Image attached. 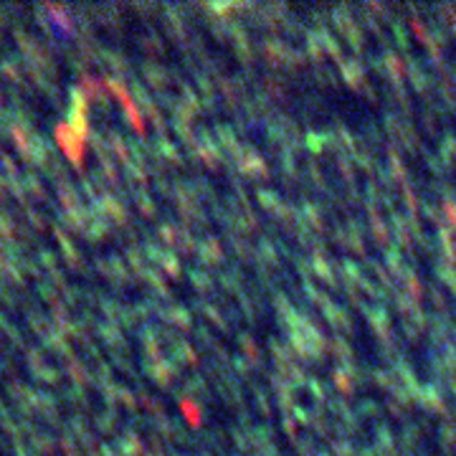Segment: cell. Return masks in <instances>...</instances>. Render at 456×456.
<instances>
[{
	"label": "cell",
	"mask_w": 456,
	"mask_h": 456,
	"mask_svg": "<svg viewBox=\"0 0 456 456\" xmlns=\"http://www.w3.org/2000/svg\"><path fill=\"white\" fill-rule=\"evenodd\" d=\"M56 140H59V145L63 147V152L69 155L76 165L81 163V137L74 129H71V125H59L56 127Z\"/></svg>",
	"instance_id": "cell-1"
}]
</instances>
